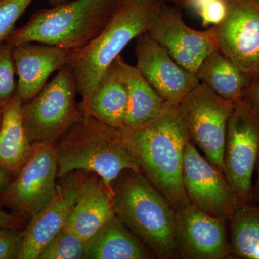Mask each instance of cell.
Returning a JSON list of instances; mask_svg holds the SVG:
<instances>
[{"mask_svg":"<svg viewBox=\"0 0 259 259\" xmlns=\"http://www.w3.org/2000/svg\"><path fill=\"white\" fill-rule=\"evenodd\" d=\"M122 137L141 172L175 211L190 204L183 183L184 153L191 140L180 103L165 102L159 115Z\"/></svg>","mask_w":259,"mask_h":259,"instance_id":"cell-1","label":"cell"},{"mask_svg":"<svg viewBox=\"0 0 259 259\" xmlns=\"http://www.w3.org/2000/svg\"><path fill=\"white\" fill-rule=\"evenodd\" d=\"M162 0H116L105 28L88 45L69 51L81 103L88 101L102 76L130 42L149 30Z\"/></svg>","mask_w":259,"mask_h":259,"instance_id":"cell-2","label":"cell"},{"mask_svg":"<svg viewBox=\"0 0 259 259\" xmlns=\"http://www.w3.org/2000/svg\"><path fill=\"white\" fill-rule=\"evenodd\" d=\"M54 147L59 178L73 171L95 173L111 187L112 182L125 170L141 172L126 146L121 129L83 112Z\"/></svg>","mask_w":259,"mask_h":259,"instance_id":"cell-3","label":"cell"},{"mask_svg":"<svg viewBox=\"0 0 259 259\" xmlns=\"http://www.w3.org/2000/svg\"><path fill=\"white\" fill-rule=\"evenodd\" d=\"M114 211L154 256H179L176 211L142 172L125 170L111 184Z\"/></svg>","mask_w":259,"mask_h":259,"instance_id":"cell-4","label":"cell"},{"mask_svg":"<svg viewBox=\"0 0 259 259\" xmlns=\"http://www.w3.org/2000/svg\"><path fill=\"white\" fill-rule=\"evenodd\" d=\"M116 0H72L37 11L6 41L12 47L37 42L74 51L88 45L105 28Z\"/></svg>","mask_w":259,"mask_h":259,"instance_id":"cell-5","label":"cell"},{"mask_svg":"<svg viewBox=\"0 0 259 259\" xmlns=\"http://www.w3.org/2000/svg\"><path fill=\"white\" fill-rule=\"evenodd\" d=\"M78 89L69 65H65L41 91L22 106L24 127L32 144L54 146L82 114L76 101Z\"/></svg>","mask_w":259,"mask_h":259,"instance_id":"cell-6","label":"cell"},{"mask_svg":"<svg viewBox=\"0 0 259 259\" xmlns=\"http://www.w3.org/2000/svg\"><path fill=\"white\" fill-rule=\"evenodd\" d=\"M235 104L202 83L180 102L181 112L192 142L223 172L228 122Z\"/></svg>","mask_w":259,"mask_h":259,"instance_id":"cell-7","label":"cell"},{"mask_svg":"<svg viewBox=\"0 0 259 259\" xmlns=\"http://www.w3.org/2000/svg\"><path fill=\"white\" fill-rule=\"evenodd\" d=\"M30 158L1 194L0 204L30 221L55 193L58 162L54 146L35 143Z\"/></svg>","mask_w":259,"mask_h":259,"instance_id":"cell-8","label":"cell"},{"mask_svg":"<svg viewBox=\"0 0 259 259\" xmlns=\"http://www.w3.org/2000/svg\"><path fill=\"white\" fill-rule=\"evenodd\" d=\"M258 160L259 119L241 100L228 122L223 173L242 204L254 203L252 179Z\"/></svg>","mask_w":259,"mask_h":259,"instance_id":"cell-9","label":"cell"},{"mask_svg":"<svg viewBox=\"0 0 259 259\" xmlns=\"http://www.w3.org/2000/svg\"><path fill=\"white\" fill-rule=\"evenodd\" d=\"M218 49L250 78L259 74V4L227 0V13L210 27Z\"/></svg>","mask_w":259,"mask_h":259,"instance_id":"cell-10","label":"cell"},{"mask_svg":"<svg viewBox=\"0 0 259 259\" xmlns=\"http://www.w3.org/2000/svg\"><path fill=\"white\" fill-rule=\"evenodd\" d=\"M183 183L190 203L213 216L228 221L242 204L224 173L199 153L192 140L184 153Z\"/></svg>","mask_w":259,"mask_h":259,"instance_id":"cell-11","label":"cell"},{"mask_svg":"<svg viewBox=\"0 0 259 259\" xmlns=\"http://www.w3.org/2000/svg\"><path fill=\"white\" fill-rule=\"evenodd\" d=\"M177 63L195 74L209 54L218 50L210 28L194 30L187 25L182 12L162 3L147 32Z\"/></svg>","mask_w":259,"mask_h":259,"instance_id":"cell-12","label":"cell"},{"mask_svg":"<svg viewBox=\"0 0 259 259\" xmlns=\"http://www.w3.org/2000/svg\"><path fill=\"white\" fill-rule=\"evenodd\" d=\"M226 218L216 217L189 204L176 212L175 241L178 255L188 259L231 256Z\"/></svg>","mask_w":259,"mask_h":259,"instance_id":"cell-13","label":"cell"},{"mask_svg":"<svg viewBox=\"0 0 259 259\" xmlns=\"http://www.w3.org/2000/svg\"><path fill=\"white\" fill-rule=\"evenodd\" d=\"M136 68L165 102L180 103L200 83L147 32L136 38Z\"/></svg>","mask_w":259,"mask_h":259,"instance_id":"cell-14","label":"cell"},{"mask_svg":"<svg viewBox=\"0 0 259 259\" xmlns=\"http://www.w3.org/2000/svg\"><path fill=\"white\" fill-rule=\"evenodd\" d=\"M83 171L61 177L49 204L29 221L18 259H37L42 248L66 225L77 199Z\"/></svg>","mask_w":259,"mask_h":259,"instance_id":"cell-15","label":"cell"},{"mask_svg":"<svg viewBox=\"0 0 259 259\" xmlns=\"http://www.w3.org/2000/svg\"><path fill=\"white\" fill-rule=\"evenodd\" d=\"M69 51L36 42L13 47V61L18 76L15 95L23 103L36 96L51 74L67 64Z\"/></svg>","mask_w":259,"mask_h":259,"instance_id":"cell-16","label":"cell"},{"mask_svg":"<svg viewBox=\"0 0 259 259\" xmlns=\"http://www.w3.org/2000/svg\"><path fill=\"white\" fill-rule=\"evenodd\" d=\"M115 215L111 187L97 174L83 172L77 199L65 228L86 242Z\"/></svg>","mask_w":259,"mask_h":259,"instance_id":"cell-17","label":"cell"},{"mask_svg":"<svg viewBox=\"0 0 259 259\" xmlns=\"http://www.w3.org/2000/svg\"><path fill=\"white\" fill-rule=\"evenodd\" d=\"M128 102L125 79L116 61L112 63L97 83L91 96L80 102L81 111L117 129L125 128Z\"/></svg>","mask_w":259,"mask_h":259,"instance_id":"cell-18","label":"cell"},{"mask_svg":"<svg viewBox=\"0 0 259 259\" xmlns=\"http://www.w3.org/2000/svg\"><path fill=\"white\" fill-rule=\"evenodd\" d=\"M152 253L116 216L85 242L83 258L146 259Z\"/></svg>","mask_w":259,"mask_h":259,"instance_id":"cell-19","label":"cell"},{"mask_svg":"<svg viewBox=\"0 0 259 259\" xmlns=\"http://www.w3.org/2000/svg\"><path fill=\"white\" fill-rule=\"evenodd\" d=\"M23 102L16 95L0 107L3 122L0 127V167L8 170L14 178L31 155L30 142L22 118Z\"/></svg>","mask_w":259,"mask_h":259,"instance_id":"cell-20","label":"cell"},{"mask_svg":"<svg viewBox=\"0 0 259 259\" xmlns=\"http://www.w3.org/2000/svg\"><path fill=\"white\" fill-rule=\"evenodd\" d=\"M115 61L125 79L128 95L125 128L146 125L159 115L165 101L136 66L126 62L120 55Z\"/></svg>","mask_w":259,"mask_h":259,"instance_id":"cell-21","label":"cell"},{"mask_svg":"<svg viewBox=\"0 0 259 259\" xmlns=\"http://www.w3.org/2000/svg\"><path fill=\"white\" fill-rule=\"evenodd\" d=\"M199 82L208 87L225 100L241 101L251 78L238 69L219 50L209 54L196 72Z\"/></svg>","mask_w":259,"mask_h":259,"instance_id":"cell-22","label":"cell"},{"mask_svg":"<svg viewBox=\"0 0 259 259\" xmlns=\"http://www.w3.org/2000/svg\"><path fill=\"white\" fill-rule=\"evenodd\" d=\"M228 222L231 255L238 258L259 259V204H241Z\"/></svg>","mask_w":259,"mask_h":259,"instance_id":"cell-23","label":"cell"},{"mask_svg":"<svg viewBox=\"0 0 259 259\" xmlns=\"http://www.w3.org/2000/svg\"><path fill=\"white\" fill-rule=\"evenodd\" d=\"M85 242L64 228L42 248L37 259L83 258Z\"/></svg>","mask_w":259,"mask_h":259,"instance_id":"cell-24","label":"cell"},{"mask_svg":"<svg viewBox=\"0 0 259 259\" xmlns=\"http://www.w3.org/2000/svg\"><path fill=\"white\" fill-rule=\"evenodd\" d=\"M15 75L13 47L5 41L0 44V107L15 95Z\"/></svg>","mask_w":259,"mask_h":259,"instance_id":"cell-25","label":"cell"},{"mask_svg":"<svg viewBox=\"0 0 259 259\" xmlns=\"http://www.w3.org/2000/svg\"><path fill=\"white\" fill-rule=\"evenodd\" d=\"M34 0H0V44L6 41L15 25Z\"/></svg>","mask_w":259,"mask_h":259,"instance_id":"cell-26","label":"cell"},{"mask_svg":"<svg viewBox=\"0 0 259 259\" xmlns=\"http://www.w3.org/2000/svg\"><path fill=\"white\" fill-rule=\"evenodd\" d=\"M182 3L197 13L204 27L218 25L227 13V0H183Z\"/></svg>","mask_w":259,"mask_h":259,"instance_id":"cell-27","label":"cell"},{"mask_svg":"<svg viewBox=\"0 0 259 259\" xmlns=\"http://www.w3.org/2000/svg\"><path fill=\"white\" fill-rule=\"evenodd\" d=\"M18 228H0V259L19 258L23 231Z\"/></svg>","mask_w":259,"mask_h":259,"instance_id":"cell-28","label":"cell"},{"mask_svg":"<svg viewBox=\"0 0 259 259\" xmlns=\"http://www.w3.org/2000/svg\"><path fill=\"white\" fill-rule=\"evenodd\" d=\"M241 101L254 115H259V74L252 78L243 93Z\"/></svg>","mask_w":259,"mask_h":259,"instance_id":"cell-29","label":"cell"},{"mask_svg":"<svg viewBox=\"0 0 259 259\" xmlns=\"http://www.w3.org/2000/svg\"><path fill=\"white\" fill-rule=\"evenodd\" d=\"M28 220L16 214H10L0 209V228H18L25 227Z\"/></svg>","mask_w":259,"mask_h":259,"instance_id":"cell-30","label":"cell"},{"mask_svg":"<svg viewBox=\"0 0 259 259\" xmlns=\"http://www.w3.org/2000/svg\"><path fill=\"white\" fill-rule=\"evenodd\" d=\"M13 179L14 177L10 172L0 167V194L8 188Z\"/></svg>","mask_w":259,"mask_h":259,"instance_id":"cell-31","label":"cell"},{"mask_svg":"<svg viewBox=\"0 0 259 259\" xmlns=\"http://www.w3.org/2000/svg\"><path fill=\"white\" fill-rule=\"evenodd\" d=\"M255 171L257 172V175L256 180H255V183L253 189V202L255 204H259V160L258 163H257Z\"/></svg>","mask_w":259,"mask_h":259,"instance_id":"cell-32","label":"cell"},{"mask_svg":"<svg viewBox=\"0 0 259 259\" xmlns=\"http://www.w3.org/2000/svg\"><path fill=\"white\" fill-rule=\"evenodd\" d=\"M68 1H69V0H48V3L51 7H52L62 4V3H66Z\"/></svg>","mask_w":259,"mask_h":259,"instance_id":"cell-33","label":"cell"},{"mask_svg":"<svg viewBox=\"0 0 259 259\" xmlns=\"http://www.w3.org/2000/svg\"><path fill=\"white\" fill-rule=\"evenodd\" d=\"M2 122H3V112H2L1 108H0V127H1Z\"/></svg>","mask_w":259,"mask_h":259,"instance_id":"cell-34","label":"cell"},{"mask_svg":"<svg viewBox=\"0 0 259 259\" xmlns=\"http://www.w3.org/2000/svg\"><path fill=\"white\" fill-rule=\"evenodd\" d=\"M162 1L163 2V3H166V2L167 1H171V2H180V3H182V1H183V0H162Z\"/></svg>","mask_w":259,"mask_h":259,"instance_id":"cell-35","label":"cell"},{"mask_svg":"<svg viewBox=\"0 0 259 259\" xmlns=\"http://www.w3.org/2000/svg\"><path fill=\"white\" fill-rule=\"evenodd\" d=\"M253 1H255V3H258L259 4V0H253Z\"/></svg>","mask_w":259,"mask_h":259,"instance_id":"cell-36","label":"cell"},{"mask_svg":"<svg viewBox=\"0 0 259 259\" xmlns=\"http://www.w3.org/2000/svg\"><path fill=\"white\" fill-rule=\"evenodd\" d=\"M258 119H259V115L258 116Z\"/></svg>","mask_w":259,"mask_h":259,"instance_id":"cell-37","label":"cell"}]
</instances>
